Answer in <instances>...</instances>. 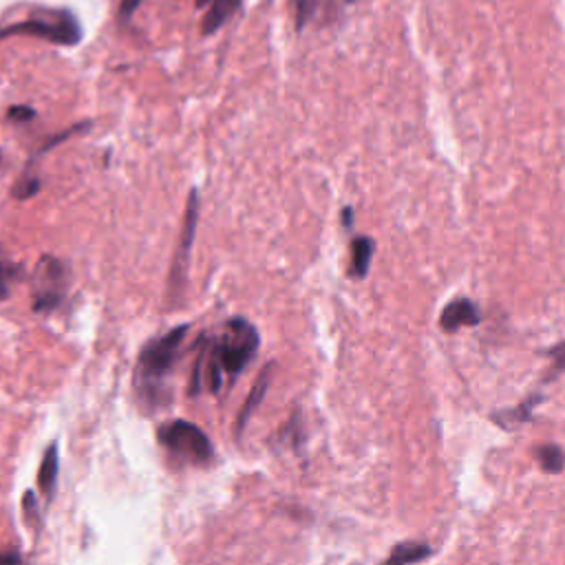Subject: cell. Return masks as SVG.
Wrapping results in <instances>:
<instances>
[{
    "label": "cell",
    "mask_w": 565,
    "mask_h": 565,
    "mask_svg": "<svg viewBox=\"0 0 565 565\" xmlns=\"http://www.w3.org/2000/svg\"><path fill=\"white\" fill-rule=\"evenodd\" d=\"M260 335L247 318H230L216 340H203L190 377V395L210 391L218 395L225 380H234L258 353Z\"/></svg>",
    "instance_id": "6da1fadb"
},
{
    "label": "cell",
    "mask_w": 565,
    "mask_h": 565,
    "mask_svg": "<svg viewBox=\"0 0 565 565\" xmlns=\"http://www.w3.org/2000/svg\"><path fill=\"white\" fill-rule=\"evenodd\" d=\"M185 335H188V324H179L168 333L150 340L141 349L137 369H135V388H137L139 402L146 404L148 408H161L163 404L170 402L166 382L174 371Z\"/></svg>",
    "instance_id": "7a4b0ae2"
},
{
    "label": "cell",
    "mask_w": 565,
    "mask_h": 565,
    "mask_svg": "<svg viewBox=\"0 0 565 565\" xmlns=\"http://www.w3.org/2000/svg\"><path fill=\"white\" fill-rule=\"evenodd\" d=\"M157 441L181 466H210L216 457L210 437L194 422L170 419L157 428Z\"/></svg>",
    "instance_id": "3957f363"
},
{
    "label": "cell",
    "mask_w": 565,
    "mask_h": 565,
    "mask_svg": "<svg viewBox=\"0 0 565 565\" xmlns=\"http://www.w3.org/2000/svg\"><path fill=\"white\" fill-rule=\"evenodd\" d=\"M11 35H31L53 44L73 46L82 40L79 20L66 9H38L31 18L0 26V40Z\"/></svg>",
    "instance_id": "277c9868"
},
{
    "label": "cell",
    "mask_w": 565,
    "mask_h": 565,
    "mask_svg": "<svg viewBox=\"0 0 565 565\" xmlns=\"http://www.w3.org/2000/svg\"><path fill=\"white\" fill-rule=\"evenodd\" d=\"M196 223H199V192L196 188L190 190L188 201H185V212H183V223L179 232V241L174 247V256L170 260V271H168V291L170 296H179L185 287L188 280V269H190V252L194 245V234H196Z\"/></svg>",
    "instance_id": "5b68a950"
},
{
    "label": "cell",
    "mask_w": 565,
    "mask_h": 565,
    "mask_svg": "<svg viewBox=\"0 0 565 565\" xmlns=\"http://www.w3.org/2000/svg\"><path fill=\"white\" fill-rule=\"evenodd\" d=\"M64 296V265L60 258L46 254L38 260L33 271V309L51 311Z\"/></svg>",
    "instance_id": "8992f818"
},
{
    "label": "cell",
    "mask_w": 565,
    "mask_h": 565,
    "mask_svg": "<svg viewBox=\"0 0 565 565\" xmlns=\"http://www.w3.org/2000/svg\"><path fill=\"white\" fill-rule=\"evenodd\" d=\"M481 322V313L470 298H455L448 302L439 316V327L448 333L457 331L459 327H475Z\"/></svg>",
    "instance_id": "52a82bcc"
},
{
    "label": "cell",
    "mask_w": 565,
    "mask_h": 565,
    "mask_svg": "<svg viewBox=\"0 0 565 565\" xmlns=\"http://www.w3.org/2000/svg\"><path fill=\"white\" fill-rule=\"evenodd\" d=\"M269 382H271V364L263 366V371L258 373V377H256V382H254L249 395L245 397V402H243V406H241V411H238V415H236V437L243 433V428L247 426L249 417H252L254 411L260 406V402H263V397H265V393H267V388H269Z\"/></svg>",
    "instance_id": "ba28073f"
},
{
    "label": "cell",
    "mask_w": 565,
    "mask_h": 565,
    "mask_svg": "<svg viewBox=\"0 0 565 565\" xmlns=\"http://www.w3.org/2000/svg\"><path fill=\"white\" fill-rule=\"evenodd\" d=\"M433 556V547L424 541H402L395 543L388 556L377 565H415Z\"/></svg>",
    "instance_id": "9c48e42d"
},
{
    "label": "cell",
    "mask_w": 565,
    "mask_h": 565,
    "mask_svg": "<svg viewBox=\"0 0 565 565\" xmlns=\"http://www.w3.org/2000/svg\"><path fill=\"white\" fill-rule=\"evenodd\" d=\"M57 472H60V455H57V444L51 441L42 455L40 468H38V486L46 501L53 499L55 486H57Z\"/></svg>",
    "instance_id": "30bf717a"
},
{
    "label": "cell",
    "mask_w": 565,
    "mask_h": 565,
    "mask_svg": "<svg viewBox=\"0 0 565 565\" xmlns=\"http://www.w3.org/2000/svg\"><path fill=\"white\" fill-rule=\"evenodd\" d=\"M238 7H241V0H212L207 13L201 20V33L212 35L214 31H218L234 15Z\"/></svg>",
    "instance_id": "8fae6325"
},
{
    "label": "cell",
    "mask_w": 565,
    "mask_h": 565,
    "mask_svg": "<svg viewBox=\"0 0 565 565\" xmlns=\"http://www.w3.org/2000/svg\"><path fill=\"white\" fill-rule=\"evenodd\" d=\"M543 402V395H530L525 402H521L519 406L514 408H508V411H501V413H494L492 419L499 422V426H521V424H527L532 419V411L536 408V404Z\"/></svg>",
    "instance_id": "7c38bea8"
},
{
    "label": "cell",
    "mask_w": 565,
    "mask_h": 565,
    "mask_svg": "<svg viewBox=\"0 0 565 565\" xmlns=\"http://www.w3.org/2000/svg\"><path fill=\"white\" fill-rule=\"evenodd\" d=\"M375 243L369 236H355L351 241V276L353 278H364L371 265Z\"/></svg>",
    "instance_id": "4fadbf2b"
},
{
    "label": "cell",
    "mask_w": 565,
    "mask_h": 565,
    "mask_svg": "<svg viewBox=\"0 0 565 565\" xmlns=\"http://www.w3.org/2000/svg\"><path fill=\"white\" fill-rule=\"evenodd\" d=\"M534 459L547 475H558L565 468V450L558 444L545 441L534 448Z\"/></svg>",
    "instance_id": "5bb4252c"
},
{
    "label": "cell",
    "mask_w": 565,
    "mask_h": 565,
    "mask_svg": "<svg viewBox=\"0 0 565 565\" xmlns=\"http://www.w3.org/2000/svg\"><path fill=\"white\" fill-rule=\"evenodd\" d=\"M322 0H291V7H294V22H296V29L300 31L311 18L313 13L318 11Z\"/></svg>",
    "instance_id": "9a60e30c"
},
{
    "label": "cell",
    "mask_w": 565,
    "mask_h": 565,
    "mask_svg": "<svg viewBox=\"0 0 565 565\" xmlns=\"http://www.w3.org/2000/svg\"><path fill=\"white\" fill-rule=\"evenodd\" d=\"M545 355L552 360L550 364V373L545 375V382H552L556 375H561L565 371V342H558L556 347L547 349Z\"/></svg>",
    "instance_id": "2e32d148"
},
{
    "label": "cell",
    "mask_w": 565,
    "mask_h": 565,
    "mask_svg": "<svg viewBox=\"0 0 565 565\" xmlns=\"http://www.w3.org/2000/svg\"><path fill=\"white\" fill-rule=\"evenodd\" d=\"M42 188V181L38 177H24L18 181L15 190H13V196L15 199H31L33 194H38Z\"/></svg>",
    "instance_id": "e0dca14e"
},
{
    "label": "cell",
    "mask_w": 565,
    "mask_h": 565,
    "mask_svg": "<svg viewBox=\"0 0 565 565\" xmlns=\"http://www.w3.org/2000/svg\"><path fill=\"white\" fill-rule=\"evenodd\" d=\"M24 519L33 525L40 523V512H38V501L33 492H24Z\"/></svg>",
    "instance_id": "ac0fdd59"
},
{
    "label": "cell",
    "mask_w": 565,
    "mask_h": 565,
    "mask_svg": "<svg viewBox=\"0 0 565 565\" xmlns=\"http://www.w3.org/2000/svg\"><path fill=\"white\" fill-rule=\"evenodd\" d=\"M141 4V0H121L119 4V11H117V18L121 24H128L137 11V7Z\"/></svg>",
    "instance_id": "d6986e66"
},
{
    "label": "cell",
    "mask_w": 565,
    "mask_h": 565,
    "mask_svg": "<svg viewBox=\"0 0 565 565\" xmlns=\"http://www.w3.org/2000/svg\"><path fill=\"white\" fill-rule=\"evenodd\" d=\"M7 117L13 119V121H26V119H33L35 117V110L29 108V106H11L7 110Z\"/></svg>",
    "instance_id": "ffe728a7"
},
{
    "label": "cell",
    "mask_w": 565,
    "mask_h": 565,
    "mask_svg": "<svg viewBox=\"0 0 565 565\" xmlns=\"http://www.w3.org/2000/svg\"><path fill=\"white\" fill-rule=\"evenodd\" d=\"M0 565H26V561L22 558L20 552L9 550V552H0Z\"/></svg>",
    "instance_id": "44dd1931"
},
{
    "label": "cell",
    "mask_w": 565,
    "mask_h": 565,
    "mask_svg": "<svg viewBox=\"0 0 565 565\" xmlns=\"http://www.w3.org/2000/svg\"><path fill=\"white\" fill-rule=\"evenodd\" d=\"M9 296V285H7V276H4V267L0 260V300H4Z\"/></svg>",
    "instance_id": "7402d4cb"
},
{
    "label": "cell",
    "mask_w": 565,
    "mask_h": 565,
    "mask_svg": "<svg viewBox=\"0 0 565 565\" xmlns=\"http://www.w3.org/2000/svg\"><path fill=\"white\" fill-rule=\"evenodd\" d=\"M347 2H353V0H347Z\"/></svg>",
    "instance_id": "603a6c76"
}]
</instances>
